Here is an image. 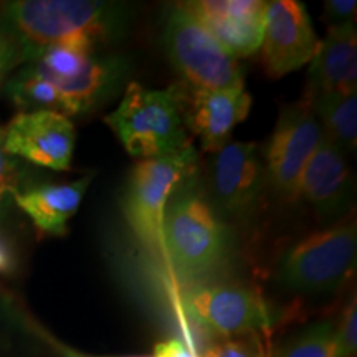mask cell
<instances>
[{
	"label": "cell",
	"instance_id": "23",
	"mask_svg": "<svg viewBox=\"0 0 357 357\" xmlns=\"http://www.w3.org/2000/svg\"><path fill=\"white\" fill-rule=\"evenodd\" d=\"M22 61L24 60H22L19 45L10 37V33L0 25V79Z\"/></svg>",
	"mask_w": 357,
	"mask_h": 357
},
{
	"label": "cell",
	"instance_id": "27",
	"mask_svg": "<svg viewBox=\"0 0 357 357\" xmlns=\"http://www.w3.org/2000/svg\"><path fill=\"white\" fill-rule=\"evenodd\" d=\"M63 354L66 357H88V356H82V354H78V352H73V351H70V349H63Z\"/></svg>",
	"mask_w": 357,
	"mask_h": 357
},
{
	"label": "cell",
	"instance_id": "15",
	"mask_svg": "<svg viewBox=\"0 0 357 357\" xmlns=\"http://www.w3.org/2000/svg\"><path fill=\"white\" fill-rule=\"evenodd\" d=\"M357 89L356 22L329 26L310 66V93L352 95Z\"/></svg>",
	"mask_w": 357,
	"mask_h": 357
},
{
	"label": "cell",
	"instance_id": "24",
	"mask_svg": "<svg viewBox=\"0 0 357 357\" xmlns=\"http://www.w3.org/2000/svg\"><path fill=\"white\" fill-rule=\"evenodd\" d=\"M15 166L3 151L2 134H0V197H3L6 194H15Z\"/></svg>",
	"mask_w": 357,
	"mask_h": 357
},
{
	"label": "cell",
	"instance_id": "18",
	"mask_svg": "<svg viewBox=\"0 0 357 357\" xmlns=\"http://www.w3.org/2000/svg\"><path fill=\"white\" fill-rule=\"evenodd\" d=\"M7 95L22 111H56L63 114V102L55 86L25 68L7 83Z\"/></svg>",
	"mask_w": 357,
	"mask_h": 357
},
{
	"label": "cell",
	"instance_id": "16",
	"mask_svg": "<svg viewBox=\"0 0 357 357\" xmlns=\"http://www.w3.org/2000/svg\"><path fill=\"white\" fill-rule=\"evenodd\" d=\"M89 184L91 177L84 176L70 184H45L15 192L13 199L42 234L60 236L68 230V220L77 213Z\"/></svg>",
	"mask_w": 357,
	"mask_h": 357
},
{
	"label": "cell",
	"instance_id": "3",
	"mask_svg": "<svg viewBox=\"0 0 357 357\" xmlns=\"http://www.w3.org/2000/svg\"><path fill=\"white\" fill-rule=\"evenodd\" d=\"M229 230L208 200L192 187L176 190L164 215V257L182 275L204 278L229 255Z\"/></svg>",
	"mask_w": 357,
	"mask_h": 357
},
{
	"label": "cell",
	"instance_id": "21",
	"mask_svg": "<svg viewBox=\"0 0 357 357\" xmlns=\"http://www.w3.org/2000/svg\"><path fill=\"white\" fill-rule=\"evenodd\" d=\"M336 347L334 357H356L357 354V306L356 296H352L342 311L336 326Z\"/></svg>",
	"mask_w": 357,
	"mask_h": 357
},
{
	"label": "cell",
	"instance_id": "19",
	"mask_svg": "<svg viewBox=\"0 0 357 357\" xmlns=\"http://www.w3.org/2000/svg\"><path fill=\"white\" fill-rule=\"evenodd\" d=\"M336 324L316 321L289 337L273 357H334Z\"/></svg>",
	"mask_w": 357,
	"mask_h": 357
},
{
	"label": "cell",
	"instance_id": "12",
	"mask_svg": "<svg viewBox=\"0 0 357 357\" xmlns=\"http://www.w3.org/2000/svg\"><path fill=\"white\" fill-rule=\"evenodd\" d=\"M351 189V169L344 151L323 132L298 182L296 197L310 204L319 217H339L349 204Z\"/></svg>",
	"mask_w": 357,
	"mask_h": 357
},
{
	"label": "cell",
	"instance_id": "1",
	"mask_svg": "<svg viewBox=\"0 0 357 357\" xmlns=\"http://www.w3.org/2000/svg\"><path fill=\"white\" fill-rule=\"evenodd\" d=\"M126 3L102 0H15L0 8V25L30 61L45 48L73 45L98 52L128 32Z\"/></svg>",
	"mask_w": 357,
	"mask_h": 357
},
{
	"label": "cell",
	"instance_id": "22",
	"mask_svg": "<svg viewBox=\"0 0 357 357\" xmlns=\"http://www.w3.org/2000/svg\"><path fill=\"white\" fill-rule=\"evenodd\" d=\"M326 20L329 26H341L356 22L357 2L356 0H326Z\"/></svg>",
	"mask_w": 357,
	"mask_h": 357
},
{
	"label": "cell",
	"instance_id": "5",
	"mask_svg": "<svg viewBox=\"0 0 357 357\" xmlns=\"http://www.w3.org/2000/svg\"><path fill=\"white\" fill-rule=\"evenodd\" d=\"M194 147L167 158L137 160L124 190L123 211L136 238L149 250L164 255V215L178 184L194 171Z\"/></svg>",
	"mask_w": 357,
	"mask_h": 357
},
{
	"label": "cell",
	"instance_id": "9",
	"mask_svg": "<svg viewBox=\"0 0 357 357\" xmlns=\"http://www.w3.org/2000/svg\"><path fill=\"white\" fill-rule=\"evenodd\" d=\"M75 144L73 123L56 111H20L2 132V146L8 155L58 172L70 171Z\"/></svg>",
	"mask_w": 357,
	"mask_h": 357
},
{
	"label": "cell",
	"instance_id": "20",
	"mask_svg": "<svg viewBox=\"0 0 357 357\" xmlns=\"http://www.w3.org/2000/svg\"><path fill=\"white\" fill-rule=\"evenodd\" d=\"M200 357H268L261 334L225 337L208 346Z\"/></svg>",
	"mask_w": 357,
	"mask_h": 357
},
{
	"label": "cell",
	"instance_id": "26",
	"mask_svg": "<svg viewBox=\"0 0 357 357\" xmlns=\"http://www.w3.org/2000/svg\"><path fill=\"white\" fill-rule=\"evenodd\" d=\"M13 261H15V258H13L10 245L0 235V275L8 273L13 268Z\"/></svg>",
	"mask_w": 357,
	"mask_h": 357
},
{
	"label": "cell",
	"instance_id": "25",
	"mask_svg": "<svg viewBox=\"0 0 357 357\" xmlns=\"http://www.w3.org/2000/svg\"><path fill=\"white\" fill-rule=\"evenodd\" d=\"M155 357H200V354L194 351L189 342H185L184 339L172 337L167 339V341L159 342L155 346L154 351Z\"/></svg>",
	"mask_w": 357,
	"mask_h": 357
},
{
	"label": "cell",
	"instance_id": "4",
	"mask_svg": "<svg viewBox=\"0 0 357 357\" xmlns=\"http://www.w3.org/2000/svg\"><path fill=\"white\" fill-rule=\"evenodd\" d=\"M356 252V220L342 218L284 250L276 278L281 287L296 293H333L354 271Z\"/></svg>",
	"mask_w": 357,
	"mask_h": 357
},
{
	"label": "cell",
	"instance_id": "13",
	"mask_svg": "<svg viewBox=\"0 0 357 357\" xmlns=\"http://www.w3.org/2000/svg\"><path fill=\"white\" fill-rule=\"evenodd\" d=\"M215 154L212 189L217 202L230 213L245 212L255 204L266 181L257 142L229 141Z\"/></svg>",
	"mask_w": 357,
	"mask_h": 357
},
{
	"label": "cell",
	"instance_id": "11",
	"mask_svg": "<svg viewBox=\"0 0 357 357\" xmlns=\"http://www.w3.org/2000/svg\"><path fill=\"white\" fill-rule=\"evenodd\" d=\"M266 3L261 0H199L184 7L238 60L260 50Z\"/></svg>",
	"mask_w": 357,
	"mask_h": 357
},
{
	"label": "cell",
	"instance_id": "17",
	"mask_svg": "<svg viewBox=\"0 0 357 357\" xmlns=\"http://www.w3.org/2000/svg\"><path fill=\"white\" fill-rule=\"evenodd\" d=\"M311 109L321 124L324 136L347 153L357 144V96L341 93H310Z\"/></svg>",
	"mask_w": 357,
	"mask_h": 357
},
{
	"label": "cell",
	"instance_id": "14",
	"mask_svg": "<svg viewBox=\"0 0 357 357\" xmlns=\"http://www.w3.org/2000/svg\"><path fill=\"white\" fill-rule=\"evenodd\" d=\"M252 96L242 89H194L185 128L200 141L205 153H218L230 139V134L247 118Z\"/></svg>",
	"mask_w": 357,
	"mask_h": 357
},
{
	"label": "cell",
	"instance_id": "7",
	"mask_svg": "<svg viewBox=\"0 0 357 357\" xmlns=\"http://www.w3.org/2000/svg\"><path fill=\"white\" fill-rule=\"evenodd\" d=\"M321 137L323 129L307 98L281 108L265 155L266 181L276 194L296 199L298 182Z\"/></svg>",
	"mask_w": 357,
	"mask_h": 357
},
{
	"label": "cell",
	"instance_id": "10",
	"mask_svg": "<svg viewBox=\"0 0 357 357\" xmlns=\"http://www.w3.org/2000/svg\"><path fill=\"white\" fill-rule=\"evenodd\" d=\"M319 40L306 7L296 0L266 3L261 40V65L270 78H281L310 63Z\"/></svg>",
	"mask_w": 357,
	"mask_h": 357
},
{
	"label": "cell",
	"instance_id": "6",
	"mask_svg": "<svg viewBox=\"0 0 357 357\" xmlns=\"http://www.w3.org/2000/svg\"><path fill=\"white\" fill-rule=\"evenodd\" d=\"M166 55L194 89H242L236 58L184 7L169 8L162 30Z\"/></svg>",
	"mask_w": 357,
	"mask_h": 357
},
{
	"label": "cell",
	"instance_id": "8",
	"mask_svg": "<svg viewBox=\"0 0 357 357\" xmlns=\"http://www.w3.org/2000/svg\"><path fill=\"white\" fill-rule=\"evenodd\" d=\"M187 305L195 323L222 339L268 333L273 323L260 293L240 284L199 287L189 294Z\"/></svg>",
	"mask_w": 357,
	"mask_h": 357
},
{
	"label": "cell",
	"instance_id": "28",
	"mask_svg": "<svg viewBox=\"0 0 357 357\" xmlns=\"http://www.w3.org/2000/svg\"><path fill=\"white\" fill-rule=\"evenodd\" d=\"M121 357H155V356H121Z\"/></svg>",
	"mask_w": 357,
	"mask_h": 357
},
{
	"label": "cell",
	"instance_id": "2",
	"mask_svg": "<svg viewBox=\"0 0 357 357\" xmlns=\"http://www.w3.org/2000/svg\"><path fill=\"white\" fill-rule=\"evenodd\" d=\"M105 123L134 159L167 158L192 147L184 119V93L177 84L147 89L128 83L121 102Z\"/></svg>",
	"mask_w": 357,
	"mask_h": 357
}]
</instances>
